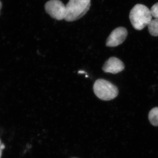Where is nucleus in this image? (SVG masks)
<instances>
[{
    "label": "nucleus",
    "instance_id": "f257e3e1",
    "mask_svg": "<svg viewBox=\"0 0 158 158\" xmlns=\"http://www.w3.org/2000/svg\"><path fill=\"white\" fill-rule=\"evenodd\" d=\"M150 10L142 4H137L130 12L129 19L134 28L141 31L149 24L152 20Z\"/></svg>",
    "mask_w": 158,
    "mask_h": 158
},
{
    "label": "nucleus",
    "instance_id": "f03ea898",
    "mask_svg": "<svg viewBox=\"0 0 158 158\" xmlns=\"http://www.w3.org/2000/svg\"><path fill=\"white\" fill-rule=\"evenodd\" d=\"M91 0H69L66 7L65 20L73 22L81 19L89 10Z\"/></svg>",
    "mask_w": 158,
    "mask_h": 158
},
{
    "label": "nucleus",
    "instance_id": "7ed1b4c3",
    "mask_svg": "<svg viewBox=\"0 0 158 158\" xmlns=\"http://www.w3.org/2000/svg\"><path fill=\"white\" fill-rule=\"evenodd\" d=\"M94 91L99 98L104 101H110L118 95V88L111 82L104 79L97 80L93 86Z\"/></svg>",
    "mask_w": 158,
    "mask_h": 158
},
{
    "label": "nucleus",
    "instance_id": "20e7f679",
    "mask_svg": "<svg viewBox=\"0 0 158 158\" xmlns=\"http://www.w3.org/2000/svg\"><path fill=\"white\" fill-rule=\"evenodd\" d=\"M46 12L55 19H64L66 14V7L60 0H49L44 6Z\"/></svg>",
    "mask_w": 158,
    "mask_h": 158
},
{
    "label": "nucleus",
    "instance_id": "39448f33",
    "mask_svg": "<svg viewBox=\"0 0 158 158\" xmlns=\"http://www.w3.org/2000/svg\"><path fill=\"white\" fill-rule=\"evenodd\" d=\"M128 35L127 30L123 27L114 29L107 39L106 45L109 47H115L122 44Z\"/></svg>",
    "mask_w": 158,
    "mask_h": 158
},
{
    "label": "nucleus",
    "instance_id": "423d86ee",
    "mask_svg": "<svg viewBox=\"0 0 158 158\" xmlns=\"http://www.w3.org/2000/svg\"><path fill=\"white\" fill-rule=\"evenodd\" d=\"M125 65L120 59L116 57H111L105 62L103 70L105 73L113 74L118 73L124 70Z\"/></svg>",
    "mask_w": 158,
    "mask_h": 158
},
{
    "label": "nucleus",
    "instance_id": "0eeeda50",
    "mask_svg": "<svg viewBox=\"0 0 158 158\" xmlns=\"http://www.w3.org/2000/svg\"><path fill=\"white\" fill-rule=\"evenodd\" d=\"M150 34L153 37L158 36V19H152L148 25Z\"/></svg>",
    "mask_w": 158,
    "mask_h": 158
},
{
    "label": "nucleus",
    "instance_id": "6e6552de",
    "mask_svg": "<svg viewBox=\"0 0 158 158\" xmlns=\"http://www.w3.org/2000/svg\"><path fill=\"white\" fill-rule=\"evenodd\" d=\"M148 119L154 126H158V107L153 108L148 114Z\"/></svg>",
    "mask_w": 158,
    "mask_h": 158
},
{
    "label": "nucleus",
    "instance_id": "1a4fd4ad",
    "mask_svg": "<svg viewBox=\"0 0 158 158\" xmlns=\"http://www.w3.org/2000/svg\"><path fill=\"white\" fill-rule=\"evenodd\" d=\"M150 11L152 17L158 19V2L155 4L151 7Z\"/></svg>",
    "mask_w": 158,
    "mask_h": 158
},
{
    "label": "nucleus",
    "instance_id": "9d476101",
    "mask_svg": "<svg viewBox=\"0 0 158 158\" xmlns=\"http://www.w3.org/2000/svg\"><path fill=\"white\" fill-rule=\"evenodd\" d=\"M5 146L4 144H2L0 139V158L2 157V153L3 150L5 148Z\"/></svg>",
    "mask_w": 158,
    "mask_h": 158
},
{
    "label": "nucleus",
    "instance_id": "9b49d317",
    "mask_svg": "<svg viewBox=\"0 0 158 158\" xmlns=\"http://www.w3.org/2000/svg\"><path fill=\"white\" fill-rule=\"evenodd\" d=\"M78 73L79 74H84L85 73V72L84 71L81 70L79 71Z\"/></svg>",
    "mask_w": 158,
    "mask_h": 158
},
{
    "label": "nucleus",
    "instance_id": "f8f14e48",
    "mask_svg": "<svg viewBox=\"0 0 158 158\" xmlns=\"http://www.w3.org/2000/svg\"><path fill=\"white\" fill-rule=\"evenodd\" d=\"M2 2L0 1V14H1V10L2 8Z\"/></svg>",
    "mask_w": 158,
    "mask_h": 158
},
{
    "label": "nucleus",
    "instance_id": "ddd939ff",
    "mask_svg": "<svg viewBox=\"0 0 158 158\" xmlns=\"http://www.w3.org/2000/svg\"></svg>",
    "mask_w": 158,
    "mask_h": 158
}]
</instances>
